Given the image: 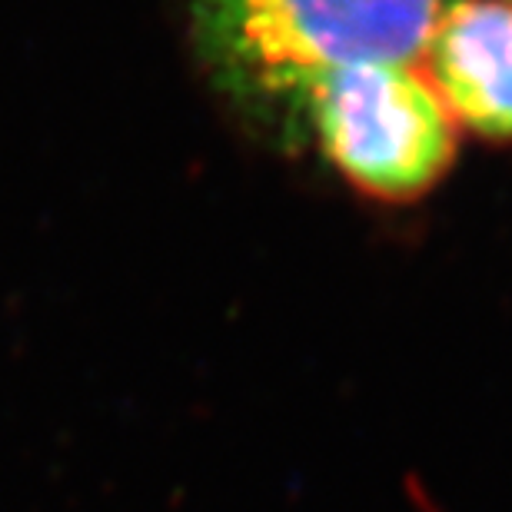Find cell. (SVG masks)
I'll return each mask as SVG.
<instances>
[{"instance_id":"cell-2","label":"cell","mask_w":512,"mask_h":512,"mask_svg":"<svg viewBox=\"0 0 512 512\" xmlns=\"http://www.w3.org/2000/svg\"><path fill=\"white\" fill-rule=\"evenodd\" d=\"M290 137L360 193L413 200L433 190L456 157V124L406 64H353L326 74L296 110Z\"/></svg>"},{"instance_id":"cell-3","label":"cell","mask_w":512,"mask_h":512,"mask_svg":"<svg viewBox=\"0 0 512 512\" xmlns=\"http://www.w3.org/2000/svg\"><path fill=\"white\" fill-rule=\"evenodd\" d=\"M426 54L453 124L512 143V0H446Z\"/></svg>"},{"instance_id":"cell-1","label":"cell","mask_w":512,"mask_h":512,"mask_svg":"<svg viewBox=\"0 0 512 512\" xmlns=\"http://www.w3.org/2000/svg\"><path fill=\"white\" fill-rule=\"evenodd\" d=\"M446 0H187L193 44L213 84L280 137L303 97L353 64L426 54Z\"/></svg>"}]
</instances>
